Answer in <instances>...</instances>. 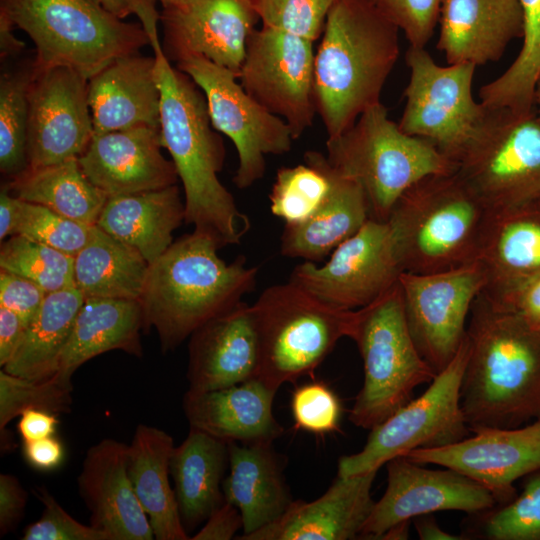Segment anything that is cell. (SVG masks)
<instances>
[{"instance_id": "cell-55", "label": "cell", "mask_w": 540, "mask_h": 540, "mask_svg": "<svg viewBox=\"0 0 540 540\" xmlns=\"http://www.w3.org/2000/svg\"><path fill=\"white\" fill-rule=\"evenodd\" d=\"M57 416L40 409L23 411L17 424V430L23 442L54 436L59 424Z\"/></svg>"}, {"instance_id": "cell-40", "label": "cell", "mask_w": 540, "mask_h": 540, "mask_svg": "<svg viewBox=\"0 0 540 540\" xmlns=\"http://www.w3.org/2000/svg\"><path fill=\"white\" fill-rule=\"evenodd\" d=\"M471 519L465 539L540 540V470L527 475L521 493L509 502Z\"/></svg>"}, {"instance_id": "cell-1", "label": "cell", "mask_w": 540, "mask_h": 540, "mask_svg": "<svg viewBox=\"0 0 540 540\" xmlns=\"http://www.w3.org/2000/svg\"><path fill=\"white\" fill-rule=\"evenodd\" d=\"M144 31L154 51L160 90L161 143L182 182L185 223L219 249L239 244L250 223L218 178L225 147L212 128L204 93L187 74L171 66L160 44L157 25Z\"/></svg>"}, {"instance_id": "cell-16", "label": "cell", "mask_w": 540, "mask_h": 540, "mask_svg": "<svg viewBox=\"0 0 540 540\" xmlns=\"http://www.w3.org/2000/svg\"><path fill=\"white\" fill-rule=\"evenodd\" d=\"M401 273L387 222L369 218L327 262L304 261L294 267L289 281L327 305L357 310L395 285Z\"/></svg>"}, {"instance_id": "cell-54", "label": "cell", "mask_w": 540, "mask_h": 540, "mask_svg": "<svg viewBox=\"0 0 540 540\" xmlns=\"http://www.w3.org/2000/svg\"><path fill=\"white\" fill-rule=\"evenodd\" d=\"M28 325L13 311L0 306V366L3 368L19 348Z\"/></svg>"}, {"instance_id": "cell-53", "label": "cell", "mask_w": 540, "mask_h": 540, "mask_svg": "<svg viewBox=\"0 0 540 540\" xmlns=\"http://www.w3.org/2000/svg\"><path fill=\"white\" fill-rule=\"evenodd\" d=\"M494 302L514 310L532 323L540 325V274L528 280L501 301Z\"/></svg>"}, {"instance_id": "cell-43", "label": "cell", "mask_w": 540, "mask_h": 540, "mask_svg": "<svg viewBox=\"0 0 540 540\" xmlns=\"http://www.w3.org/2000/svg\"><path fill=\"white\" fill-rule=\"evenodd\" d=\"M72 383L56 374L44 379H28L0 370V431L28 409L56 415L68 413L72 404Z\"/></svg>"}, {"instance_id": "cell-11", "label": "cell", "mask_w": 540, "mask_h": 540, "mask_svg": "<svg viewBox=\"0 0 540 540\" xmlns=\"http://www.w3.org/2000/svg\"><path fill=\"white\" fill-rule=\"evenodd\" d=\"M468 352L465 336L455 357L422 395L370 429L359 452L339 459L338 475L378 471L391 459L412 450L441 447L466 438L471 431L461 409L460 392Z\"/></svg>"}, {"instance_id": "cell-19", "label": "cell", "mask_w": 540, "mask_h": 540, "mask_svg": "<svg viewBox=\"0 0 540 540\" xmlns=\"http://www.w3.org/2000/svg\"><path fill=\"white\" fill-rule=\"evenodd\" d=\"M457 442L410 451L419 464L455 470L485 487L502 505L516 494L514 482L540 470V419L517 428H484Z\"/></svg>"}, {"instance_id": "cell-48", "label": "cell", "mask_w": 540, "mask_h": 540, "mask_svg": "<svg viewBox=\"0 0 540 540\" xmlns=\"http://www.w3.org/2000/svg\"><path fill=\"white\" fill-rule=\"evenodd\" d=\"M404 33L410 46L425 47L438 25L443 0H369Z\"/></svg>"}, {"instance_id": "cell-41", "label": "cell", "mask_w": 540, "mask_h": 540, "mask_svg": "<svg viewBox=\"0 0 540 540\" xmlns=\"http://www.w3.org/2000/svg\"><path fill=\"white\" fill-rule=\"evenodd\" d=\"M0 269L34 281L47 293L74 287L73 256L21 235L1 242Z\"/></svg>"}, {"instance_id": "cell-24", "label": "cell", "mask_w": 540, "mask_h": 540, "mask_svg": "<svg viewBox=\"0 0 540 540\" xmlns=\"http://www.w3.org/2000/svg\"><path fill=\"white\" fill-rule=\"evenodd\" d=\"M377 471L337 475L327 491L310 501H293L276 521L239 540H348L359 538L374 501Z\"/></svg>"}, {"instance_id": "cell-31", "label": "cell", "mask_w": 540, "mask_h": 540, "mask_svg": "<svg viewBox=\"0 0 540 540\" xmlns=\"http://www.w3.org/2000/svg\"><path fill=\"white\" fill-rule=\"evenodd\" d=\"M185 222V203L177 185L109 197L96 225L139 251L149 264L173 243Z\"/></svg>"}, {"instance_id": "cell-60", "label": "cell", "mask_w": 540, "mask_h": 540, "mask_svg": "<svg viewBox=\"0 0 540 540\" xmlns=\"http://www.w3.org/2000/svg\"><path fill=\"white\" fill-rule=\"evenodd\" d=\"M410 522L411 521H404V522H401L392 526L385 533H383L380 539H384V540L408 539Z\"/></svg>"}, {"instance_id": "cell-46", "label": "cell", "mask_w": 540, "mask_h": 540, "mask_svg": "<svg viewBox=\"0 0 540 540\" xmlns=\"http://www.w3.org/2000/svg\"><path fill=\"white\" fill-rule=\"evenodd\" d=\"M295 426L314 434H326L338 428L341 404L324 383L310 382L298 387L291 399Z\"/></svg>"}, {"instance_id": "cell-45", "label": "cell", "mask_w": 540, "mask_h": 540, "mask_svg": "<svg viewBox=\"0 0 540 540\" xmlns=\"http://www.w3.org/2000/svg\"><path fill=\"white\" fill-rule=\"evenodd\" d=\"M336 0H252L262 26L279 29L311 41L323 33Z\"/></svg>"}, {"instance_id": "cell-26", "label": "cell", "mask_w": 540, "mask_h": 540, "mask_svg": "<svg viewBox=\"0 0 540 540\" xmlns=\"http://www.w3.org/2000/svg\"><path fill=\"white\" fill-rule=\"evenodd\" d=\"M478 262L486 278L482 292L494 301L540 274V199L489 212Z\"/></svg>"}, {"instance_id": "cell-14", "label": "cell", "mask_w": 540, "mask_h": 540, "mask_svg": "<svg viewBox=\"0 0 540 540\" xmlns=\"http://www.w3.org/2000/svg\"><path fill=\"white\" fill-rule=\"evenodd\" d=\"M313 41L269 27L248 37L238 78L267 111L282 118L298 139L314 120Z\"/></svg>"}, {"instance_id": "cell-39", "label": "cell", "mask_w": 540, "mask_h": 540, "mask_svg": "<svg viewBox=\"0 0 540 540\" xmlns=\"http://www.w3.org/2000/svg\"><path fill=\"white\" fill-rule=\"evenodd\" d=\"M33 76L32 61L0 79V170L11 179L28 168V90Z\"/></svg>"}, {"instance_id": "cell-51", "label": "cell", "mask_w": 540, "mask_h": 540, "mask_svg": "<svg viewBox=\"0 0 540 540\" xmlns=\"http://www.w3.org/2000/svg\"><path fill=\"white\" fill-rule=\"evenodd\" d=\"M240 528H243V519L239 509L224 501L208 517L205 525L190 539L230 540Z\"/></svg>"}, {"instance_id": "cell-30", "label": "cell", "mask_w": 540, "mask_h": 540, "mask_svg": "<svg viewBox=\"0 0 540 540\" xmlns=\"http://www.w3.org/2000/svg\"><path fill=\"white\" fill-rule=\"evenodd\" d=\"M141 332L147 333L139 300L87 298L76 316L55 374L72 383L73 374L82 364L112 350L141 357Z\"/></svg>"}, {"instance_id": "cell-49", "label": "cell", "mask_w": 540, "mask_h": 540, "mask_svg": "<svg viewBox=\"0 0 540 540\" xmlns=\"http://www.w3.org/2000/svg\"><path fill=\"white\" fill-rule=\"evenodd\" d=\"M47 292L34 281L0 269V306L29 325L41 308Z\"/></svg>"}, {"instance_id": "cell-34", "label": "cell", "mask_w": 540, "mask_h": 540, "mask_svg": "<svg viewBox=\"0 0 540 540\" xmlns=\"http://www.w3.org/2000/svg\"><path fill=\"white\" fill-rule=\"evenodd\" d=\"M227 464L228 443L195 428L174 448L170 474L185 529L206 521L224 503L221 483Z\"/></svg>"}, {"instance_id": "cell-3", "label": "cell", "mask_w": 540, "mask_h": 540, "mask_svg": "<svg viewBox=\"0 0 540 540\" xmlns=\"http://www.w3.org/2000/svg\"><path fill=\"white\" fill-rule=\"evenodd\" d=\"M399 31L369 0H336L314 58V96L328 137L380 103L399 54Z\"/></svg>"}, {"instance_id": "cell-10", "label": "cell", "mask_w": 540, "mask_h": 540, "mask_svg": "<svg viewBox=\"0 0 540 540\" xmlns=\"http://www.w3.org/2000/svg\"><path fill=\"white\" fill-rule=\"evenodd\" d=\"M455 166L489 212L540 199V119L536 110L486 108Z\"/></svg>"}, {"instance_id": "cell-33", "label": "cell", "mask_w": 540, "mask_h": 540, "mask_svg": "<svg viewBox=\"0 0 540 540\" xmlns=\"http://www.w3.org/2000/svg\"><path fill=\"white\" fill-rule=\"evenodd\" d=\"M173 438L164 430L139 424L129 445L128 474L157 540L190 539L169 482Z\"/></svg>"}, {"instance_id": "cell-57", "label": "cell", "mask_w": 540, "mask_h": 540, "mask_svg": "<svg viewBox=\"0 0 540 540\" xmlns=\"http://www.w3.org/2000/svg\"><path fill=\"white\" fill-rule=\"evenodd\" d=\"M413 524L421 540H462V535H453L442 528L431 514L420 515L413 518Z\"/></svg>"}, {"instance_id": "cell-37", "label": "cell", "mask_w": 540, "mask_h": 540, "mask_svg": "<svg viewBox=\"0 0 540 540\" xmlns=\"http://www.w3.org/2000/svg\"><path fill=\"white\" fill-rule=\"evenodd\" d=\"M84 300L75 287L48 293L19 348L2 369L28 379L53 376Z\"/></svg>"}, {"instance_id": "cell-4", "label": "cell", "mask_w": 540, "mask_h": 540, "mask_svg": "<svg viewBox=\"0 0 540 540\" xmlns=\"http://www.w3.org/2000/svg\"><path fill=\"white\" fill-rule=\"evenodd\" d=\"M218 250L211 239L193 231L149 265L140 302L146 332L155 328L163 353L254 290L257 268L248 266L244 256L227 263Z\"/></svg>"}, {"instance_id": "cell-23", "label": "cell", "mask_w": 540, "mask_h": 540, "mask_svg": "<svg viewBox=\"0 0 540 540\" xmlns=\"http://www.w3.org/2000/svg\"><path fill=\"white\" fill-rule=\"evenodd\" d=\"M129 445L106 438L91 446L77 477L90 525L109 540H152L153 530L128 474Z\"/></svg>"}, {"instance_id": "cell-38", "label": "cell", "mask_w": 540, "mask_h": 540, "mask_svg": "<svg viewBox=\"0 0 540 540\" xmlns=\"http://www.w3.org/2000/svg\"><path fill=\"white\" fill-rule=\"evenodd\" d=\"M331 187L326 156L318 151H307L304 164L282 167L269 195L272 214L285 224H298L322 204Z\"/></svg>"}, {"instance_id": "cell-12", "label": "cell", "mask_w": 540, "mask_h": 540, "mask_svg": "<svg viewBox=\"0 0 540 540\" xmlns=\"http://www.w3.org/2000/svg\"><path fill=\"white\" fill-rule=\"evenodd\" d=\"M405 61L410 78L399 127L432 143L455 164L486 113L473 97L476 66H440L425 47L414 46H409Z\"/></svg>"}, {"instance_id": "cell-6", "label": "cell", "mask_w": 540, "mask_h": 540, "mask_svg": "<svg viewBox=\"0 0 540 540\" xmlns=\"http://www.w3.org/2000/svg\"><path fill=\"white\" fill-rule=\"evenodd\" d=\"M0 14L32 39L37 71L67 66L89 80L149 44L142 25L124 22L99 0H0Z\"/></svg>"}, {"instance_id": "cell-25", "label": "cell", "mask_w": 540, "mask_h": 540, "mask_svg": "<svg viewBox=\"0 0 540 540\" xmlns=\"http://www.w3.org/2000/svg\"><path fill=\"white\" fill-rule=\"evenodd\" d=\"M437 48L448 64L497 62L524 33L519 0H443Z\"/></svg>"}, {"instance_id": "cell-58", "label": "cell", "mask_w": 540, "mask_h": 540, "mask_svg": "<svg viewBox=\"0 0 540 540\" xmlns=\"http://www.w3.org/2000/svg\"><path fill=\"white\" fill-rule=\"evenodd\" d=\"M13 24L0 14V52L1 58L13 56L24 48V42L13 34Z\"/></svg>"}, {"instance_id": "cell-2", "label": "cell", "mask_w": 540, "mask_h": 540, "mask_svg": "<svg viewBox=\"0 0 540 540\" xmlns=\"http://www.w3.org/2000/svg\"><path fill=\"white\" fill-rule=\"evenodd\" d=\"M460 403L471 432L540 419V325L482 291L467 323Z\"/></svg>"}, {"instance_id": "cell-32", "label": "cell", "mask_w": 540, "mask_h": 540, "mask_svg": "<svg viewBox=\"0 0 540 540\" xmlns=\"http://www.w3.org/2000/svg\"><path fill=\"white\" fill-rule=\"evenodd\" d=\"M328 169L331 187L319 208L301 223L285 224L280 247L283 256L320 262L370 218L362 186L341 175L329 162Z\"/></svg>"}, {"instance_id": "cell-44", "label": "cell", "mask_w": 540, "mask_h": 540, "mask_svg": "<svg viewBox=\"0 0 540 540\" xmlns=\"http://www.w3.org/2000/svg\"><path fill=\"white\" fill-rule=\"evenodd\" d=\"M91 227L45 206L18 199L13 235L24 236L74 257L87 242Z\"/></svg>"}, {"instance_id": "cell-29", "label": "cell", "mask_w": 540, "mask_h": 540, "mask_svg": "<svg viewBox=\"0 0 540 540\" xmlns=\"http://www.w3.org/2000/svg\"><path fill=\"white\" fill-rule=\"evenodd\" d=\"M228 455L229 475L222 489L225 501L242 515V537L276 521L293 500L272 442H229Z\"/></svg>"}, {"instance_id": "cell-56", "label": "cell", "mask_w": 540, "mask_h": 540, "mask_svg": "<svg viewBox=\"0 0 540 540\" xmlns=\"http://www.w3.org/2000/svg\"><path fill=\"white\" fill-rule=\"evenodd\" d=\"M18 198L13 196L7 185L1 188L0 193V240L13 235L17 217Z\"/></svg>"}, {"instance_id": "cell-5", "label": "cell", "mask_w": 540, "mask_h": 540, "mask_svg": "<svg viewBox=\"0 0 540 540\" xmlns=\"http://www.w3.org/2000/svg\"><path fill=\"white\" fill-rule=\"evenodd\" d=\"M488 215L456 170L420 179L386 221L401 271L435 273L477 262Z\"/></svg>"}, {"instance_id": "cell-13", "label": "cell", "mask_w": 540, "mask_h": 540, "mask_svg": "<svg viewBox=\"0 0 540 540\" xmlns=\"http://www.w3.org/2000/svg\"><path fill=\"white\" fill-rule=\"evenodd\" d=\"M175 61L176 68L204 93L213 128L235 145L238 167L233 183L249 188L263 178L267 154L290 151L294 141L290 127L255 101L228 68L200 55H183Z\"/></svg>"}, {"instance_id": "cell-47", "label": "cell", "mask_w": 540, "mask_h": 540, "mask_svg": "<svg viewBox=\"0 0 540 540\" xmlns=\"http://www.w3.org/2000/svg\"><path fill=\"white\" fill-rule=\"evenodd\" d=\"M35 496L43 505L41 517L29 524L23 540H109L102 531L74 519L44 487H35Z\"/></svg>"}, {"instance_id": "cell-8", "label": "cell", "mask_w": 540, "mask_h": 540, "mask_svg": "<svg viewBox=\"0 0 540 540\" xmlns=\"http://www.w3.org/2000/svg\"><path fill=\"white\" fill-rule=\"evenodd\" d=\"M349 338L361 355L362 388L349 412L357 427L372 429L412 399L436 373L410 334L398 282L372 303L355 310Z\"/></svg>"}, {"instance_id": "cell-27", "label": "cell", "mask_w": 540, "mask_h": 540, "mask_svg": "<svg viewBox=\"0 0 540 540\" xmlns=\"http://www.w3.org/2000/svg\"><path fill=\"white\" fill-rule=\"evenodd\" d=\"M278 390L259 378L195 392L188 390L183 410L190 428L229 442H273L283 433L273 415Z\"/></svg>"}, {"instance_id": "cell-28", "label": "cell", "mask_w": 540, "mask_h": 540, "mask_svg": "<svg viewBox=\"0 0 540 540\" xmlns=\"http://www.w3.org/2000/svg\"><path fill=\"white\" fill-rule=\"evenodd\" d=\"M94 135L140 125L160 128L155 58L119 57L88 81Z\"/></svg>"}, {"instance_id": "cell-15", "label": "cell", "mask_w": 540, "mask_h": 540, "mask_svg": "<svg viewBox=\"0 0 540 540\" xmlns=\"http://www.w3.org/2000/svg\"><path fill=\"white\" fill-rule=\"evenodd\" d=\"M485 283L478 261L449 271L400 274L410 334L420 355L436 374L458 352L466 336L472 304Z\"/></svg>"}, {"instance_id": "cell-17", "label": "cell", "mask_w": 540, "mask_h": 540, "mask_svg": "<svg viewBox=\"0 0 540 540\" xmlns=\"http://www.w3.org/2000/svg\"><path fill=\"white\" fill-rule=\"evenodd\" d=\"M88 81L67 66L34 68L28 90V168L79 158L85 152L94 135Z\"/></svg>"}, {"instance_id": "cell-42", "label": "cell", "mask_w": 540, "mask_h": 540, "mask_svg": "<svg viewBox=\"0 0 540 540\" xmlns=\"http://www.w3.org/2000/svg\"><path fill=\"white\" fill-rule=\"evenodd\" d=\"M524 16L523 43L508 69L491 81L490 89L501 102L530 107L540 74V0H519Z\"/></svg>"}, {"instance_id": "cell-7", "label": "cell", "mask_w": 540, "mask_h": 540, "mask_svg": "<svg viewBox=\"0 0 540 540\" xmlns=\"http://www.w3.org/2000/svg\"><path fill=\"white\" fill-rule=\"evenodd\" d=\"M329 164L358 182L370 218L386 222L400 196L420 179L456 169L435 145L405 133L380 102L343 133L326 141Z\"/></svg>"}, {"instance_id": "cell-36", "label": "cell", "mask_w": 540, "mask_h": 540, "mask_svg": "<svg viewBox=\"0 0 540 540\" xmlns=\"http://www.w3.org/2000/svg\"><path fill=\"white\" fill-rule=\"evenodd\" d=\"M23 201L45 206L77 221L96 225L108 197L83 172L78 158L40 168H28L7 184Z\"/></svg>"}, {"instance_id": "cell-62", "label": "cell", "mask_w": 540, "mask_h": 540, "mask_svg": "<svg viewBox=\"0 0 540 540\" xmlns=\"http://www.w3.org/2000/svg\"><path fill=\"white\" fill-rule=\"evenodd\" d=\"M162 4L163 7H167V6H170L174 3H176L177 1L179 0H159Z\"/></svg>"}, {"instance_id": "cell-35", "label": "cell", "mask_w": 540, "mask_h": 540, "mask_svg": "<svg viewBox=\"0 0 540 540\" xmlns=\"http://www.w3.org/2000/svg\"><path fill=\"white\" fill-rule=\"evenodd\" d=\"M149 265L135 248L93 225L74 256V287L85 299L140 301Z\"/></svg>"}, {"instance_id": "cell-18", "label": "cell", "mask_w": 540, "mask_h": 540, "mask_svg": "<svg viewBox=\"0 0 540 540\" xmlns=\"http://www.w3.org/2000/svg\"><path fill=\"white\" fill-rule=\"evenodd\" d=\"M387 487L360 532V539H380L392 526L439 511L477 514L497 505L481 484L450 468L432 470L407 456L386 463Z\"/></svg>"}, {"instance_id": "cell-50", "label": "cell", "mask_w": 540, "mask_h": 540, "mask_svg": "<svg viewBox=\"0 0 540 540\" xmlns=\"http://www.w3.org/2000/svg\"><path fill=\"white\" fill-rule=\"evenodd\" d=\"M28 494L17 477L0 474V535L14 530L21 521Z\"/></svg>"}, {"instance_id": "cell-22", "label": "cell", "mask_w": 540, "mask_h": 540, "mask_svg": "<svg viewBox=\"0 0 540 540\" xmlns=\"http://www.w3.org/2000/svg\"><path fill=\"white\" fill-rule=\"evenodd\" d=\"M260 340L252 305L239 302L189 337L187 380L202 392L258 378Z\"/></svg>"}, {"instance_id": "cell-20", "label": "cell", "mask_w": 540, "mask_h": 540, "mask_svg": "<svg viewBox=\"0 0 540 540\" xmlns=\"http://www.w3.org/2000/svg\"><path fill=\"white\" fill-rule=\"evenodd\" d=\"M259 16L252 0H179L163 7L167 57L200 55L239 76Z\"/></svg>"}, {"instance_id": "cell-61", "label": "cell", "mask_w": 540, "mask_h": 540, "mask_svg": "<svg viewBox=\"0 0 540 540\" xmlns=\"http://www.w3.org/2000/svg\"><path fill=\"white\" fill-rule=\"evenodd\" d=\"M534 107L536 108L537 116L540 119V74L534 88Z\"/></svg>"}, {"instance_id": "cell-59", "label": "cell", "mask_w": 540, "mask_h": 540, "mask_svg": "<svg viewBox=\"0 0 540 540\" xmlns=\"http://www.w3.org/2000/svg\"><path fill=\"white\" fill-rule=\"evenodd\" d=\"M102 6L120 19L126 18L131 14L127 0H99Z\"/></svg>"}, {"instance_id": "cell-9", "label": "cell", "mask_w": 540, "mask_h": 540, "mask_svg": "<svg viewBox=\"0 0 540 540\" xmlns=\"http://www.w3.org/2000/svg\"><path fill=\"white\" fill-rule=\"evenodd\" d=\"M252 308L261 350L258 378L276 390L313 375L349 337L355 312L327 305L289 280L267 287Z\"/></svg>"}, {"instance_id": "cell-21", "label": "cell", "mask_w": 540, "mask_h": 540, "mask_svg": "<svg viewBox=\"0 0 540 540\" xmlns=\"http://www.w3.org/2000/svg\"><path fill=\"white\" fill-rule=\"evenodd\" d=\"M161 148L160 128L140 125L93 135L78 160L87 178L109 198L175 185V165Z\"/></svg>"}, {"instance_id": "cell-52", "label": "cell", "mask_w": 540, "mask_h": 540, "mask_svg": "<svg viewBox=\"0 0 540 540\" xmlns=\"http://www.w3.org/2000/svg\"><path fill=\"white\" fill-rule=\"evenodd\" d=\"M23 455L26 462L33 468L50 471L62 464L65 453L61 441L50 436L23 442Z\"/></svg>"}]
</instances>
